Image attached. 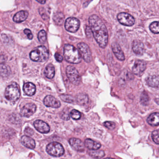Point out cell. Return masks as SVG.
<instances>
[{
	"label": "cell",
	"mask_w": 159,
	"mask_h": 159,
	"mask_svg": "<svg viewBox=\"0 0 159 159\" xmlns=\"http://www.w3.org/2000/svg\"><path fill=\"white\" fill-rule=\"evenodd\" d=\"M5 60V57L3 55H0V62L2 63Z\"/></svg>",
	"instance_id": "ab89813d"
},
{
	"label": "cell",
	"mask_w": 159,
	"mask_h": 159,
	"mask_svg": "<svg viewBox=\"0 0 159 159\" xmlns=\"http://www.w3.org/2000/svg\"><path fill=\"white\" fill-rule=\"evenodd\" d=\"M78 50L81 57L87 62H90L92 60L91 52L89 46L84 43H80L77 45Z\"/></svg>",
	"instance_id": "52a82bcc"
},
{
	"label": "cell",
	"mask_w": 159,
	"mask_h": 159,
	"mask_svg": "<svg viewBox=\"0 0 159 159\" xmlns=\"http://www.w3.org/2000/svg\"><path fill=\"white\" fill-rule=\"evenodd\" d=\"M70 115L69 111L68 110H65L64 109V110L61 113V118L64 120H68L70 119Z\"/></svg>",
	"instance_id": "836d02e7"
},
{
	"label": "cell",
	"mask_w": 159,
	"mask_h": 159,
	"mask_svg": "<svg viewBox=\"0 0 159 159\" xmlns=\"http://www.w3.org/2000/svg\"><path fill=\"white\" fill-rule=\"evenodd\" d=\"M89 24L99 46L102 48L106 47L108 43V33L104 22L98 16L93 15L89 18Z\"/></svg>",
	"instance_id": "6da1fadb"
},
{
	"label": "cell",
	"mask_w": 159,
	"mask_h": 159,
	"mask_svg": "<svg viewBox=\"0 0 159 159\" xmlns=\"http://www.w3.org/2000/svg\"><path fill=\"white\" fill-rule=\"evenodd\" d=\"M89 154L95 159H101L105 156V153L102 150H91L89 151Z\"/></svg>",
	"instance_id": "4316f807"
},
{
	"label": "cell",
	"mask_w": 159,
	"mask_h": 159,
	"mask_svg": "<svg viewBox=\"0 0 159 159\" xmlns=\"http://www.w3.org/2000/svg\"><path fill=\"white\" fill-rule=\"evenodd\" d=\"M65 16L61 12H58L55 14L53 16V20L54 22L59 26L62 25L64 22Z\"/></svg>",
	"instance_id": "d4e9b609"
},
{
	"label": "cell",
	"mask_w": 159,
	"mask_h": 159,
	"mask_svg": "<svg viewBox=\"0 0 159 159\" xmlns=\"http://www.w3.org/2000/svg\"><path fill=\"white\" fill-rule=\"evenodd\" d=\"M85 31H86V35L88 36V37L90 38V37H91L92 35H93V33L91 30L90 27H89V26H86Z\"/></svg>",
	"instance_id": "74e56055"
},
{
	"label": "cell",
	"mask_w": 159,
	"mask_h": 159,
	"mask_svg": "<svg viewBox=\"0 0 159 159\" xmlns=\"http://www.w3.org/2000/svg\"><path fill=\"white\" fill-rule=\"evenodd\" d=\"M64 56L66 61L72 64H78L81 61V57L79 50L70 44L65 45Z\"/></svg>",
	"instance_id": "7a4b0ae2"
},
{
	"label": "cell",
	"mask_w": 159,
	"mask_h": 159,
	"mask_svg": "<svg viewBox=\"0 0 159 159\" xmlns=\"http://www.w3.org/2000/svg\"><path fill=\"white\" fill-rule=\"evenodd\" d=\"M104 159H112V158H106Z\"/></svg>",
	"instance_id": "7bdbcfd3"
},
{
	"label": "cell",
	"mask_w": 159,
	"mask_h": 159,
	"mask_svg": "<svg viewBox=\"0 0 159 159\" xmlns=\"http://www.w3.org/2000/svg\"><path fill=\"white\" fill-rule=\"evenodd\" d=\"M55 68L52 64H49L46 67L44 70V75L47 78L52 79L55 76Z\"/></svg>",
	"instance_id": "cb8c5ba5"
},
{
	"label": "cell",
	"mask_w": 159,
	"mask_h": 159,
	"mask_svg": "<svg viewBox=\"0 0 159 159\" xmlns=\"http://www.w3.org/2000/svg\"><path fill=\"white\" fill-rule=\"evenodd\" d=\"M11 73L10 67L3 63L0 64V76L2 77H7Z\"/></svg>",
	"instance_id": "603a6c76"
},
{
	"label": "cell",
	"mask_w": 159,
	"mask_h": 159,
	"mask_svg": "<svg viewBox=\"0 0 159 159\" xmlns=\"http://www.w3.org/2000/svg\"><path fill=\"white\" fill-rule=\"evenodd\" d=\"M103 124L105 127L109 129L112 130L116 128V124L112 121H105Z\"/></svg>",
	"instance_id": "e575fe53"
},
{
	"label": "cell",
	"mask_w": 159,
	"mask_h": 159,
	"mask_svg": "<svg viewBox=\"0 0 159 159\" xmlns=\"http://www.w3.org/2000/svg\"><path fill=\"white\" fill-rule=\"evenodd\" d=\"M149 29L151 32L155 34L159 33V22L154 21L149 26Z\"/></svg>",
	"instance_id": "f546056e"
},
{
	"label": "cell",
	"mask_w": 159,
	"mask_h": 159,
	"mask_svg": "<svg viewBox=\"0 0 159 159\" xmlns=\"http://www.w3.org/2000/svg\"><path fill=\"white\" fill-rule=\"evenodd\" d=\"M141 103L143 105L146 106L148 105L149 102V97L148 94L145 91H143L141 95L140 99Z\"/></svg>",
	"instance_id": "83f0119b"
},
{
	"label": "cell",
	"mask_w": 159,
	"mask_h": 159,
	"mask_svg": "<svg viewBox=\"0 0 159 159\" xmlns=\"http://www.w3.org/2000/svg\"><path fill=\"white\" fill-rule=\"evenodd\" d=\"M147 82L150 87L159 88V76L156 75L150 76L147 80Z\"/></svg>",
	"instance_id": "7402d4cb"
},
{
	"label": "cell",
	"mask_w": 159,
	"mask_h": 159,
	"mask_svg": "<svg viewBox=\"0 0 159 159\" xmlns=\"http://www.w3.org/2000/svg\"><path fill=\"white\" fill-rule=\"evenodd\" d=\"M46 151L50 156L55 157H60L64 153L63 146L59 143L52 142L48 145Z\"/></svg>",
	"instance_id": "5b68a950"
},
{
	"label": "cell",
	"mask_w": 159,
	"mask_h": 159,
	"mask_svg": "<svg viewBox=\"0 0 159 159\" xmlns=\"http://www.w3.org/2000/svg\"><path fill=\"white\" fill-rule=\"evenodd\" d=\"M36 110V106L32 103H30L22 107L20 110V114L22 116L29 117L35 113Z\"/></svg>",
	"instance_id": "30bf717a"
},
{
	"label": "cell",
	"mask_w": 159,
	"mask_h": 159,
	"mask_svg": "<svg viewBox=\"0 0 159 159\" xmlns=\"http://www.w3.org/2000/svg\"><path fill=\"white\" fill-rule=\"evenodd\" d=\"M24 33H25V34H26V35L28 36V38H29V39L30 40H32L33 38V35L31 31L29 29H25L24 30Z\"/></svg>",
	"instance_id": "8d00e7d4"
},
{
	"label": "cell",
	"mask_w": 159,
	"mask_h": 159,
	"mask_svg": "<svg viewBox=\"0 0 159 159\" xmlns=\"http://www.w3.org/2000/svg\"><path fill=\"white\" fill-rule=\"evenodd\" d=\"M75 100L79 104L83 105L88 102L89 101V97L87 94L84 93H80L76 96Z\"/></svg>",
	"instance_id": "484cf974"
},
{
	"label": "cell",
	"mask_w": 159,
	"mask_h": 159,
	"mask_svg": "<svg viewBox=\"0 0 159 159\" xmlns=\"http://www.w3.org/2000/svg\"><path fill=\"white\" fill-rule=\"evenodd\" d=\"M43 103L45 105L48 107L57 108L61 106L60 101L52 95H48L46 96L44 99Z\"/></svg>",
	"instance_id": "8fae6325"
},
{
	"label": "cell",
	"mask_w": 159,
	"mask_h": 159,
	"mask_svg": "<svg viewBox=\"0 0 159 159\" xmlns=\"http://www.w3.org/2000/svg\"><path fill=\"white\" fill-rule=\"evenodd\" d=\"M132 48L134 52L137 55H142L144 52L143 44L137 40H135L133 43Z\"/></svg>",
	"instance_id": "2e32d148"
},
{
	"label": "cell",
	"mask_w": 159,
	"mask_h": 159,
	"mask_svg": "<svg viewBox=\"0 0 159 159\" xmlns=\"http://www.w3.org/2000/svg\"><path fill=\"white\" fill-rule=\"evenodd\" d=\"M152 139L156 144H159V130H155L152 134Z\"/></svg>",
	"instance_id": "d6a6232c"
},
{
	"label": "cell",
	"mask_w": 159,
	"mask_h": 159,
	"mask_svg": "<svg viewBox=\"0 0 159 159\" xmlns=\"http://www.w3.org/2000/svg\"><path fill=\"white\" fill-rule=\"evenodd\" d=\"M66 74L69 80L75 85H79L81 77L77 69L72 66H69L66 69Z\"/></svg>",
	"instance_id": "8992f818"
},
{
	"label": "cell",
	"mask_w": 159,
	"mask_h": 159,
	"mask_svg": "<svg viewBox=\"0 0 159 159\" xmlns=\"http://www.w3.org/2000/svg\"><path fill=\"white\" fill-rule=\"evenodd\" d=\"M21 143L25 147L30 149H34L35 147L34 140L27 135H24L21 137Z\"/></svg>",
	"instance_id": "e0dca14e"
},
{
	"label": "cell",
	"mask_w": 159,
	"mask_h": 159,
	"mask_svg": "<svg viewBox=\"0 0 159 159\" xmlns=\"http://www.w3.org/2000/svg\"><path fill=\"white\" fill-rule=\"evenodd\" d=\"M80 22L77 18L70 17L66 19L65 22V28L68 31L75 33L79 30Z\"/></svg>",
	"instance_id": "ba28073f"
},
{
	"label": "cell",
	"mask_w": 159,
	"mask_h": 159,
	"mask_svg": "<svg viewBox=\"0 0 159 159\" xmlns=\"http://www.w3.org/2000/svg\"><path fill=\"white\" fill-rule=\"evenodd\" d=\"M147 122L152 126L159 125V113H154L151 114L147 119Z\"/></svg>",
	"instance_id": "44dd1931"
},
{
	"label": "cell",
	"mask_w": 159,
	"mask_h": 159,
	"mask_svg": "<svg viewBox=\"0 0 159 159\" xmlns=\"http://www.w3.org/2000/svg\"><path fill=\"white\" fill-rule=\"evenodd\" d=\"M55 58H56V60L58 62H61L63 60V57L61 55H60L58 53H56L55 55Z\"/></svg>",
	"instance_id": "f35d334b"
},
{
	"label": "cell",
	"mask_w": 159,
	"mask_h": 159,
	"mask_svg": "<svg viewBox=\"0 0 159 159\" xmlns=\"http://www.w3.org/2000/svg\"><path fill=\"white\" fill-rule=\"evenodd\" d=\"M35 129L40 133L46 134L50 131L49 125L44 121L42 120H36L34 123Z\"/></svg>",
	"instance_id": "7c38bea8"
},
{
	"label": "cell",
	"mask_w": 159,
	"mask_h": 159,
	"mask_svg": "<svg viewBox=\"0 0 159 159\" xmlns=\"http://www.w3.org/2000/svg\"><path fill=\"white\" fill-rule=\"evenodd\" d=\"M38 38L39 42L41 43H44L47 39V34L45 31L44 30L40 31L38 33Z\"/></svg>",
	"instance_id": "4dcf8cb0"
},
{
	"label": "cell",
	"mask_w": 159,
	"mask_h": 159,
	"mask_svg": "<svg viewBox=\"0 0 159 159\" xmlns=\"http://www.w3.org/2000/svg\"><path fill=\"white\" fill-rule=\"evenodd\" d=\"M29 16V13L27 11H20L14 16L13 20L16 23H20L26 20Z\"/></svg>",
	"instance_id": "d6986e66"
},
{
	"label": "cell",
	"mask_w": 159,
	"mask_h": 159,
	"mask_svg": "<svg viewBox=\"0 0 159 159\" xmlns=\"http://www.w3.org/2000/svg\"><path fill=\"white\" fill-rule=\"evenodd\" d=\"M24 133H25V134H26L27 136H30L33 135L34 133V131L33 130L31 129L30 128L27 127V128L25 129V130H24Z\"/></svg>",
	"instance_id": "d590c367"
},
{
	"label": "cell",
	"mask_w": 159,
	"mask_h": 159,
	"mask_svg": "<svg viewBox=\"0 0 159 159\" xmlns=\"http://www.w3.org/2000/svg\"><path fill=\"white\" fill-rule=\"evenodd\" d=\"M36 1L42 4L45 3L46 2V0H36Z\"/></svg>",
	"instance_id": "60d3db41"
},
{
	"label": "cell",
	"mask_w": 159,
	"mask_h": 159,
	"mask_svg": "<svg viewBox=\"0 0 159 159\" xmlns=\"http://www.w3.org/2000/svg\"><path fill=\"white\" fill-rule=\"evenodd\" d=\"M20 94L19 87L16 83H12L7 86L5 93L6 98L11 102L17 101L20 97Z\"/></svg>",
	"instance_id": "277c9868"
},
{
	"label": "cell",
	"mask_w": 159,
	"mask_h": 159,
	"mask_svg": "<svg viewBox=\"0 0 159 159\" xmlns=\"http://www.w3.org/2000/svg\"><path fill=\"white\" fill-rule=\"evenodd\" d=\"M118 20L119 22L126 26H132L135 23V20L131 15L127 13H119L117 16Z\"/></svg>",
	"instance_id": "9c48e42d"
},
{
	"label": "cell",
	"mask_w": 159,
	"mask_h": 159,
	"mask_svg": "<svg viewBox=\"0 0 159 159\" xmlns=\"http://www.w3.org/2000/svg\"><path fill=\"white\" fill-rule=\"evenodd\" d=\"M60 98L63 102L70 103H72L76 101L75 99L72 96L69 94H62L60 95Z\"/></svg>",
	"instance_id": "f1b7e54d"
},
{
	"label": "cell",
	"mask_w": 159,
	"mask_h": 159,
	"mask_svg": "<svg viewBox=\"0 0 159 159\" xmlns=\"http://www.w3.org/2000/svg\"><path fill=\"white\" fill-rule=\"evenodd\" d=\"M155 101H156V102H157L159 105V99H156V100H155Z\"/></svg>",
	"instance_id": "b9f144b4"
},
{
	"label": "cell",
	"mask_w": 159,
	"mask_h": 159,
	"mask_svg": "<svg viewBox=\"0 0 159 159\" xmlns=\"http://www.w3.org/2000/svg\"><path fill=\"white\" fill-rule=\"evenodd\" d=\"M70 116L74 120H78L81 117V113L78 110L73 109L71 111Z\"/></svg>",
	"instance_id": "1f68e13d"
},
{
	"label": "cell",
	"mask_w": 159,
	"mask_h": 159,
	"mask_svg": "<svg viewBox=\"0 0 159 159\" xmlns=\"http://www.w3.org/2000/svg\"><path fill=\"white\" fill-rule=\"evenodd\" d=\"M112 49L113 53L119 60L123 61L125 60L124 53L118 44L116 43H113L112 45Z\"/></svg>",
	"instance_id": "9a60e30c"
},
{
	"label": "cell",
	"mask_w": 159,
	"mask_h": 159,
	"mask_svg": "<svg viewBox=\"0 0 159 159\" xmlns=\"http://www.w3.org/2000/svg\"><path fill=\"white\" fill-rule=\"evenodd\" d=\"M146 68V63L141 60H137L135 61L133 67V72L136 75L142 74Z\"/></svg>",
	"instance_id": "4fadbf2b"
},
{
	"label": "cell",
	"mask_w": 159,
	"mask_h": 159,
	"mask_svg": "<svg viewBox=\"0 0 159 159\" xmlns=\"http://www.w3.org/2000/svg\"><path fill=\"white\" fill-rule=\"evenodd\" d=\"M69 143L71 146L76 151L82 152L85 149V144L83 142L77 138H71L69 140Z\"/></svg>",
	"instance_id": "5bb4252c"
},
{
	"label": "cell",
	"mask_w": 159,
	"mask_h": 159,
	"mask_svg": "<svg viewBox=\"0 0 159 159\" xmlns=\"http://www.w3.org/2000/svg\"><path fill=\"white\" fill-rule=\"evenodd\" d=\"M85 145L87 148L92 150H97L101 147V144L100 143L90 139H87L85 140Z\"/></svg>",
	"instance_id": "ffe728a7"
},
{
	"label": "cell",
	"mask_w": 159,
	"mask_h": 159,
	"mask_svg": "<svg viewBox=\"0 0 159 159\" xmlns=\"http://www.w3.org/2000/svg\"><path fill=\"white\" fill-rule=\"evenodd\" d=\"M23 90L26 95L32 96L35 94L36 92V87L33 83L27 82L23 85Z\"/></svg>",
	"instance_id": "ac0fdd59"
},
{
	"label": "cell",
	"mask_w": 159,
	"mask_h": 159,
	"mask_svg": "<svg viewBox=\"0 0 159 159\" xmlns=\"http://www.w3.org/2000/svg\"><path fill=\"white\" fill-rule=\"evenodd\" d=\"M30 58L33 61L44 62L49 57V52L45 47L41 46L36 48L30 54Z\"/></svg>",
	"instance_id": "3957f363"
}]
</instances>
